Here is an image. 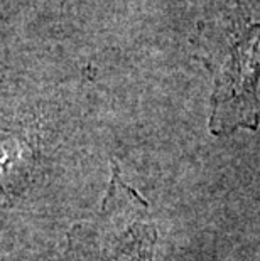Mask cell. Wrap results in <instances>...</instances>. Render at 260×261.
<instances>
[{"mask_svg":"<svg viewBox=\"0 0 260 261\" xmlns=\"http://www.w3.org/2000/svg\"><path fill=\"white\" fill-rule=\"evenodd\" d=\"M258 5L242 2L228 15L226 51L215 80L211 130L215 135L237 128H257L260 101L257 83L260 76V14Z\"/></svg>","mask_w":260,"mask_h":261,"instance_id":"cell-1","label":"cell"},{"mask_svg":"<svg viewBox=\"0 0 260 261\" xmlns=\"http://www.w3.org/2000/svg\"><path fill=\"white\" fill-rule=\"evenodd\" d=\"M156 232L151 224L135 223L125 229L112 251L105 253L103 261H151Z\"/></svg>","mask_w":260,"mask_h":261,"instance_id":"cell-2","label":"cell"}]
</instances>
